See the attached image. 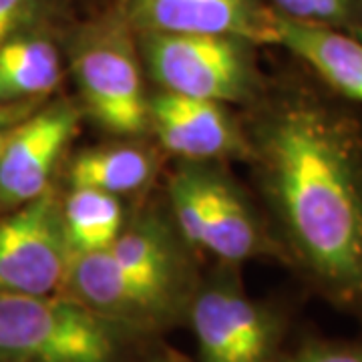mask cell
I'll list each match as a JSON object with an SVG mask.
<instances>
[{"label":"cell","instance_id":"ac0fdd59","mask_svg":"<svg viewBox=\"0 0 362 362\" xmlns=\"http://www.w3.org/2000/svg\"><path fill=\"white\" fill-rule=\"evenodd\" d=\"M278 362H362V338H328L308 332L286 346Z\"/></svg>","mask_w":362,"mask_h":362},{"label":"cell","instance_id":"3957f363","mask_svg":"<svg viewBox=\"0 0 362 362\" xmlns=\"http://www.w3.org/2000/svg\"><path fill=\"white\" fill-rule=\"evenodd\" d=\"M69 61L85 109L101 129L119 137L147 131L141 54L121 8L81 26L69 40Z\"/></svg>","mask_w":362,"mask_h":362},{"label":"cell","instance_id":"8992f818","mask_svg":"<svg viewBox=\"0 0 362 362\" xmlns=\"http://www.w3.org/2000/svg\"><path fill=\"white\" fill-rule=\"evenodd\" d=\"M197 362H278L290 337V312L276 302L254 300L235 278H211L197 288L187 320Z\"/></svg>","mask_w":362,"mask_h":362},{"label":"cell","instance_id":"44dd1931","mask_svg":"<svg viewBox=\"0 0 362 362\" xmlns=\"http://www.w3.org/2000/svg\"><path fill=\"white\" fill-rule=\"evenodd\" d=\"M145 362H177L171 354H157V356H151V358H147Z\"/></svg>","mask_w":362,"mask_h":362},{"label":"cell","instance_id":"52a82bcc","mask_svg":"<svg viewBox=\"0 0 362 362\" xmlns=\"http://www.w3.org/2000/svg\"><path fill=\"white\" fill-rule=\"evenodd\" d=\"M73 256L61 199L52 189L0 218L2 294H61Z\"/></svg>","mask_w":362,"mask_h":362},{"label":"cell","instance_id":"5bb4252c","mask_svg":"<svg viewBox=\"0 0 362 362\" xmlns=\"http://www.w3.org/2000/svg\"><path fill=\"white\" fill-rule=\"evenodd\" d=\"M156 173V159L133 145L87 149L75 156L69 168L71 187H89L111 195L143 189Z\"/></svg>","mask_w":362,"mask_h":362},{"label":"cell","instance_id":"5b68a950","mask_svg":"<svg viewBox=\"0 0 362 362\" xmlns=\"http://www.w3.org/2000/svg\"><path fill=\"white\" fill-rule=\"evenodd\" d=\"M194 292L189 282L129 270L101 250L73 256L61 294L111 322L157 337L187 320Z\"/></svg>","mask_w":362,"mask_h":362},{"label":"cell","instance_id":"7a4b0ae2","mask_svg":"<svg viewBox=\"0 0 362 362\" xmlns=\"http://www.w3.org/2000/svg\"><path fill=\"white\" fill-rule=\"evenodd\" d=\"M153 338L65 294L0 292V362H145Z\"/></svg>","mask_w":362,"mask_h":362},{"label":"cell","instance_id":"2e32d148","mask_svg":"<svg viewBox=\"0 0 362 362\" xmlns=\"http://www.w3.org/2000/svg\"><path fill=\"white\" fill-rule=\"evenodd\" d=\"M105 252L129 270L189 282L187 274H183V259L173 233L156 218L123 226L115 242L105 247Z\"/></svg>","mask_w":362,"mask_h":362},{"label":"cell","instance_id":"9a60e30c","mask_svg":"<svg viewBox=\"0 0 362 362\" xmlns=\"http://www.w3.org/2000/svg\"><path fill=\"white\" fill-rule=\"evenodd\" d=\"M61 207L73 254H90L109 247L125 226L119 197L105 192L73 187Z\"/></svg>","mask_w":362,"mask_h":362},{"label":"cell","instance_id":"277c9868","mask_svg":"<svg viewBox=\"0 0 362 362\" xmlns=\"http://www.w3.org/2000/svg\"><path fill=\"white\" fill-rule=\"evenodd\" d=\"M141 63L165 93L216 103H254L264 95L252 42L233 37L135 33Z\"/></svg>","mask_w":362,"mask_h":362},{"label":"cell","instance_id":"4fadbf2b","mask_svg":"<svg viewBox=\"0 0 362 362\" xmlns=\"http://www.w3.org/2000/svg\"><path fill=\"white\" fill-rule=\"evenodd\" d=\"M61 78V54L42 28L23 33L0 47V105L49 95Z\"/></svg>","mask_w":362,"mask_h":362},{"label":"cell","instance_id":"e0dca14e","mask_svg":"<svg viewBox=\"0 0 362 362\" xmlns=\"http://www.w3.org/2000/svg\"><path fill=\"white\" fill-rule=\"evenodd\" d=\"M270 8L280 16L350 33L356 21L354 0H270Z\"/></svg>","mask_w":362,"mask_h":362},{"label":"cell","instance_id":"7c38bea8","mask_svg":"<svg viewBox=\"0 0 362 362\" xmlns=\"http://www.w3.org/2000/svg\"><path fill=\"white\" fill-rule=\"evenodd\" d=\"M276 45L306 66L332 95L362 105V42L337 28L308 25L274 13Z\"/></svg>","mask_w":362,"mask_h":362},{"label":"cell","instance_id":"d6986e66","mask_svg":"<svg viewBox=\"0 0 362 362\" xmlns=\"http://www.w3.org/2000/svg\"><path fill=\"white\" fill-rule=\"evenodd\" d=\"M51 0H0V47L14 37L42 28Z\"/></svg>","mask_w":362,"mask_h":362},{"label":"cell","instance_id":"ffe728a7","mask_svg":"<svg viewBox=\"0 0 362 362\" xmlns=\"http://www.w3.org/2000/svg\"><path fill=\"white\" fill-rule=\"evenodd\" d=\"M356 4V21H354V28L350 30L349 35H352L354 39H358L362 42V0H354Z\"/></svg>","mask_w":362,"mask_h":362},{"label":"cell","instance_id":"ba28073f","mask_svg":"<svg viewBox=\"0 0 362 362\" xmlns=\"http://www.w3.org/2000/svg\"><path fill=\"white\" fill-rule=\"evenodd\" d=\"M81 109L54 101L8 131L0 149V211H13L51 189V177L77 135Z\"/></svg>","mask_w":362,"mask_h":362},{"label":"cell","instance_id":"8fae6325","mask_svg":"<svg viewBox=\"0 0 362 362\" xmlns=\"http://www.w3.org/2000/svg\"><path fill=\"white\" fill-rule=\"evenodd\" d=\"M206 194V232L202 247L228 264H240L259 256H278L284 259L274 233L262 221L256 207L247 202L244 192L204 165Z\"/></svg>","mask_w":362,"mask_h":362},{"label":"cell","instance_id":"6da1fadb","mask_svg":"<svg viewBox=\"0 0 362 362\" xmlns=\"http://www.w3.org/2000/svg\"><path fill=\"white\" fill-rule=\"evenodd\" d=\"M258 101L247 145L284 262L362 322V115L308 77Z\"/></svg>","mask_w":362,"mask_h":362},{"label":"cell","instance_id":"7402d4cb","mask_svg":"<svg viewBox=\"0 0 362 362\" xmlns=\"http://www.w3.org/2000/svg\"><path fill=\"white\" fill-rule=\"evenodd\" d=\"M8 131L11 129H0V149H2V145H4L6 137H8Z\"/></svg>","mask_w":362,"mask_h":362},{"label":"cell","instance_id":"30bf717a","mask_svg":"<svg viewBox=\"0 0 362 362\" xmlns=\"http://www.w3.org/2000/svg\"><path fill=\"white\" fill-rule=\"evenodd\" d=\"M223 107L216 101L161 90L149 99V127L168 151L187 161L250 156L247 137Z\"/></svg>","mask_w":362,"mask_h":362},{"label":"cell","instance_id":"9c48e42d","mask_svg":"<svg viewBox=\"0 0 362 362\" xmlns=\"http://www.w3.org/2000/svg\"><path fill=\"white\" fill-rule=\"evenodd\" d=\"M121 13L135 33L233 37L276 45L274 11L262 0H123Z\"/></svg>","mask_w":362,"mask_h":362}]
</instances>
